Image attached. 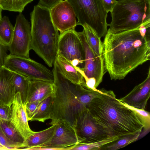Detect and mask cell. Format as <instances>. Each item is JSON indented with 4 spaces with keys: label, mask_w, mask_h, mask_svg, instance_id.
I'll list each match as a JSON object with an SVG mask.
<instances>
[{
    "label": "cell",
    "mask_w": 150,
    "mask_h": 150,
    "mask_svg": "<svg viewBox=\"0 0 150 150\" xmlns=\"http://www.w3.org/2000/svg\"><path fill=\"white\" fill-rule=\"evenodd\" d=\"M150 25L113 33L108 29L103 42L102 57L111 80L124 79L150 59Z\"/></svg>",
    "instance_id": "6da1fadb"
},
{
    "label": "cell",
    "mask_w": 150,
    "mask_h": 150,
    "mask_svg": "<svg viewBox=\"0 0 150 150\" xmlns=\"http://www.w3.org/2000/svg\"><path fill=\"white\" fill-rule=\"evenodd\" d=\"M88 109L109 137L141 133L143 129L138 114L117 99L112 91L103 88L102 92L91 102Z\"/></svg>",
    "instance_id": "7a4b0ae2"
},
{
    "label": "cell",
    "mask_w": 150,
    "mask_h": 150,
    "mask_svg": "<svg viewBox=\"0 0 150 150\" xmlns=\"http://www.w3.org/2000/svg\"><path fill=\"white\" fill-rule=\"evenodd\" d=\"M53 65L54 90L50 124L64 121L74 128L80 116L88 110L91 102L102 92L103 88L91 90L74 84L62 75L54 63Z\"/></svg>",
    "instance_id": "3957f363"
},
{
    "label": "cell",
    "mask_w": 150,
    "mask_h": 150,
    "mask_svg": "<svg viewBox=\"0 0 150 150\" xmlns=\"http://www.w3.org/2000/svg\"><path fill=\"white\" fill-rule=\"evenodd\" d=\"M30 15L31 49L52 67L57 52L59 31L52 21L50 10L35 5Z\"/></svg>",
    "instance_id": "277c9868"
},
{
    "label": "cell",
    "mask_w": 150,
    "mask_h": 150,
    "mask_svg": "<svg viewBox=\"0 0 150 150\" xmlns=\"http://www.w3.org/2000/svg\"><path fill=\"white\" fill-rule=\"evenodd\" d=\"M108 24L113 33L134 29L150 24V0H118L110 12Z\"/></svg>",
    "instance_id": "5b68a950"
},
{
    "label": "cell",
    "mask_w": 150,
    "mask_h": 150,
    "mask_svg": "<svg viewBox=\"0 0 150 150\" xmlns=\"http://www.w3.org/2000/svg\"><path fill=\"white\" fill-rule=\"evenodd\" d=\"M72 7L78 19L77 25L86 24L100 38L107 31L108 13L100 0H67Z\"/></svg>",
    "instance_id": "8992f818"
},
{
    "label": "cell",
    "mask_w": 150,
    "mask_h": 150,
    "mask_svg": "<svg viewBox=\"0 0 150 150\" xmlns=\"http://www.w3.org/2000/svg\"><path fill=\"white\" fill-rule=\"evenodd\" d=\"M82 42L84 52V66L81 70H78L85 80L86 88L96 90L102 82L105 70L102 56L95 53L88 44L84 33L78 32Z\"/></svg>",
    "instance_id": "52a82bcc"
},
{
    "label": "cell",
    "mask_w": 150,
    "mask_h": 150,
    "mask_svg": "<svg viewBox=\"0 0 150 150\" xmlns=\"http://www.w3.org/2000/svg\"><path fill=\"white\" fill-rule=\"evenodd\" d=\"M4 66L30 80L54 82V77L52 71L30 58L9 54L7 57Z\"/></svg>",
    "instance_id": "ba28073f"
},
{
    "label": "cell",
    "mask_w": 150,
    "mask_h": 150,
    "mask_svg": "<svg viewBox=\"0 0 150 150\" xmlns=\"http://www.w3.org/2000/svg\"><path fill=\"white\" fill-rule=\"evenodd\" d=\"M57 53L74 66L81 69L83 68L84 50L78 32L75 29L67 30L59 34Z\"/></svg>",
    "instance_id": "9c48e42d"
},
{
    "label": "cell",
    "mask_w": 150,
    "mask_h": 150,
    "mask_svg": "<svg viewBox=\"0 0 150 150\" xmlns=\"http://www.w3.org/2000/svg\"><path fill=\"white\" fill-rule=\"evenodd\" d=\"M30 43V23L22 13H20L16 16L12 41L7 47L10 54L29 58V51L31 50Z\"/></svg>",
    "instance_id": "30bf717a"
},
{
    "label": "cell",
    "mask_w": 150,
    "mask_h": 150,
    "mask_svg": "<svg viewBox=\"0 0 150 150\" xmlns=\"http://www.w3.org/2000/svg\"><path fill=\"white\" fill-rule=\"evenodd\" d=\"M74 128L81 142L93 143L109 137L103 129L95 122L88 109L80 116Z\"/></svg>",
    "instance_id": "8fae6325"
},
{
    "label": "cell",
    "mask_w": 150,
    "mask_h": 150,
    "mask_svg": "<svg viewBox=\"0 0 150 150\" xmlns=\"http://www.w3.org/2000/svg\"><path fill=\"white\" fill-rule=\"evenodd\" d=\"M54 134L50 140L41 146H47L70 150L71 146L81 142L75 129L64 121L55 124Z\"/></svg>",
    "instance_id": "7c38bea8"
},
{
    "label": "cell",
    "mask_w": 150,
    "mask_h": 150,
    "mask_svg": "<svg viewBox=\"0 0 150 150\" xmlns=\"http://www.w3.org/2000/svg\"><path fill=\"white\" fill-rule=\"evenodd\" d=\"M50 12L53 23L60 33L74 29L77 25L74 11L67 0L59 3Z\"/></svg>",
    "instance_id": "4fadbf2b"
},
{
    "label": "cell",
    "mask_w": 150,
    "mask_h": 150,
    "mask_svg": "<svg viewBox=\"0 0 150 150\" xmlns=\"http://www.w3.org/2000/svg\"><path fill=\"white\" fill-rule=\"evenodd\" d=\"M11 108L10 121L25 141L35 132L32 131L29 126L26 105L23 102L19 92L14 96Z\"/></svg>",
    "instance_id": "5bb4252c"
},
{
    "label": "cell",
    "mask_w": 150,
    "mask_h": 150,
    "mask_svg": "<svg viewBox=\"0 0 150 150\" xmlns=\"http://www.w3.org/2000/svg\"><path fill=\"white\" fill-rule=\"evenodd\" d=\"M150 96V67L147 77L141 83L135 86L127 94L118 99L125 105L138 109L145 110Z\"/></svg>",
    "instance_id": "9a60e30c"
},
{
    "label": "cell",
    "mask_w": 150,
    "mask_h": 150,
    "mask_svg": "<svg viewBox=\"0 0 150 150\" xmlns=\"http://www.w3.org/2000/svg\"><path fill=\"white\" fill-rule=\"evenodd\" d=\"M14 74L4 66H0V105L11 106L12 104Z\"/></svg>",
    "instance_id": "2e32d148"
},
{
    "label": "cell",
    "mask_w": 150,
    "mask_h": 150,
    "mask_svg": "<svg viewBox=\"0 0 150 150\" xmlns=\"http://www.w3.org/2000/svg\"><path fill=\"white\" fill-rule=\"evenodd\" d=\"M54 90L53 82L42 80H30L26 103L36 101L41 102L52 96Z\"/></svg>",
    "instance_id": "e0dca14e"
},
{
    "label": "cell",
    "mask_w": 150,
    "mask_h": 150,
    "mask_svg": "<svg viewBox=\"0 0 150 150\" xmlns=\"http://www.w3.org/2000/svg\"><path fill=\"white\" fill-rule=\"evenodd\" d=\"M54 63L60 73L66 79L74 84L81 85L86 88L84 79L77 67L73 66L57 53Z\"/></svg>",
    "instance_id": "ac0fdd59"
},
{
    "label": "cell",
    "mask_w": 150,
    "mask_h": 150,
    "mask_svg": "<svg viewBox=\"0 0 150 150\" xmlns=\"http://www.w3.org/2000/svg\"><path fill=\"white\" fill-rule=\"evenodd\" d=\"M55 127V124L44 130L35 132L25 141L23 149L29 150L42 146L49 142L54 134Z\"/></svg>",
    "instance_id": "d6986e66"
},
{
    "label": "cell",
    "mask_w": 150,
    "mask_h": 150,
    "mask_svg": "<svg viewBox=\"0 0 150 150\" xmlns=\"http://www.w3.org/2000/svg\"><path fill=\"white\" fill-rule=\"evenodd\" d=\"M82 26L86 40L92 49L98 55L102 56L103 42L101 38L88 25L85 24Z\"/></svg>",
    "instance_id": "ffe728a7"
},
{
    "label": "cell",
    "mask_w": 150,
    "mask_h": 150,
    "mask_svg": "<svg viewBox=\"0 0 150 150\" xmlns=\"http://www.w3.org/2000/svg\"><path fill=\"white\" fill-rule=\"evenodd\" d=\"M52 101V96L41 102L29 121H37L44 122L46 120L50 119Z\"/></svg>",
    "instance_id": "44dd1931"
},
{
    "label": "cell",
    "mask_w": 150,
    "mask_h": 150,
    "mask_svg": "<svg viewBox=\"0 0 150 150\" xmlns=\"http://www.w3.org/2000/svg\"><path fill=\"white\" fill-rule=\"evenodd\" d=\"M30 81V80L24 76L14 72L13 81L14 95L17 93L19 92L22 101L25 104Z\"/></svg>",
    "instance_id": "7402d4cb"
},
{
    "label": "cell",
    "mask_w": 150,
    "mask_h": 150,
    "mask_svg": "<svg viewBox=\"0 0 150 150\" xmlns=\"http://www.w3.org/2000/svg\"><path fill=\"white\" fill-rule=\"evenodd\" d=\"M141 133L138 132L120 137L102 147L100 150H116L122 148L137 140Z\"/></svg>",
    "instance_id": "603a6c76"
},
{
    "label": "cell",
    "mask_w": 150,
    "mask_h": 150,
    "mask_svg": "<svg viewBox=\"0 0 150 150\" xmlns=\"http://www.w3.org/2000/svg\"><path fill=\"white\" fill-rule=\"evenodd\" d=\"M13 31L14 27L8 17H2L0 21V40L7 47L11 43Z\"/></svg>",
    "instance_id": "cb8c5ba5"
},
{
    "label": "cell",
    "mask_w": 150,
    "mask_h": 150,
    "mask_svg": "<svg viewBox=\"0 0 150 150\" xmlns=\"http://www.w3.org/2000/svg\"><path fill=\"white\" fill-rule=\"evenodd\" d=\"M0 127L5 135L11 141L24 144V139L9 120L0 119Z\"/></svg>",
    "instance_id": "d4e9b609"
},
{
    "label": "cell",
    "mask_w": 150,
    "mask_h": 150,
    "mask_svg": "<svg viewBox=\"0 0 150 150\" xmlns=\"http://www.w3.org/2000/svg\"><path fill=\"white\" fill-rule=\"evenodd\" d=\"M120 137H109L102 140L91 143L79 142L71 146L70 150H100L103 146L117 139Z\"/></svg>",
    "instance_id": "484cf974"
},
{
    "label": "cell",
    "mask_w": 150,
    "mask_h": 150,
    "mask_svg": "<svg viewBox=\"0 0 150 150\" xmlns=\"http://www.w3.org/2000/svg\"><path fill=\"white\" fill-rule=\"evenodd\" d=\"M33 0H0L3 10L22 13L25 6Z\"/></svg>",
    "instance_id": "4316f807"
},
{
    "label": "cell",
    "mask_w": 150,
    "mask_h": 150,
    "mask_svg": "<svg viewBox=\"0 0 150 150\" xmlns=\"http://www.w3.org/2000/svg\"><path fill=\"white\" fill-rule=\"evenodd\" d=\"M0 144L9 149H23L24 144L18 143L11 141L4 134L0 127Z\"/></svg>",
    "instance_id": "83f0119b"
},
{
    "label": "cell",
    "mask_w": 150,
    "mask_h": 150,
    "mask_svg": "<svg viewBox=\"0 0 150 150\" xmlns=\"http://www.w3.org/2000/svg\"><path fill=\"white\" fill-rule=\"evenodd\" d=\"M127 106L134 110L140 117L143 125V129H144V130L145 131L149 130L150 128V114L149 112L145 110L138 109Z\"/></svg>",
    "instance_id": "f1b7e54d"
},
{
    "label": "cell",
    "mask_w": 150,
    "mask_h": 150,
    "mask_svg": "<svg viewBox=\"0 0 150 150\" xmlns=\"http://www.w3.org/2000/svg\"><path fill=\"white\" fill-rule=\"evenodd\" d=\"M63 0H39L38 5L50 10Z\"/></svg>",
    "instance_id": "f546056e"
},
{
    "label": "cell",
    "mask_w": 150,
    "mask_h": 150,
    "mask_svg": "<svg viewBox=\"0 0 150 150\" xmlns=\"http://www.w3.org/2000/svg\"><path fill=\"white\" fill-rule=\"evenodd\" d=\"M11 106L0 105V119L10 121L11 112Z\"/></svg>",
    "instance_id": "4dcf8cb0"
},
{
    "label": "cell",
    "mask_w": 150,
    "mask_h": 150,
    "mask_svg": "<svg viewBox=\"0 0 150 150\" xmlns=\"http://www.w3.org/2000/svg\"><path fill=\"white\" fill-rule=\"evenodd\" d=\"M40 102L36 101L25 104L26 110L28 121L36 110Z\"/></svg>",
    "instance_id": "1f68e13d"
},
{
    "label": "cell",
    "mask_w": 150,
    "mask_h": 150,
    "mask_svg": "<svg viewBox=\"0 0 150 150\" xmlns=\"http://www.w3.org/2000/svg\"><path fill=\"white\" fill-rule=\"evenodd\" d=\"M106 11L111 12L117 2V0H100Z\"/></svg>",
    "instance_id": "d6a6232c"
},
{
    "label": "cell",
    "mask_w": 150,
    "mask_h": 150,
    "mask_svg": "<svg viewBox=\"0 0 150 150\" xmlns=\"http://www.w3.org/2000/svg\"><path fill=\"white\" fill-rule=\"evenodd\" d=\"M7 47L0 40V66H3L5 60L8 55L7 54Z\"/></svg>",
    "instance_id": "836d02e7"
},
{
    "label": "cell",
    "mask_w": 150,
    "mask_h": 150,
    "mask_svg": "<svg viewBox=\"0 0 150 150\" xmlns=\"http://www.w3.org/2000/svg\"><path fill=\"white\" fill-rule=\"evenodd\" d=\"M0 150H8L5 147L0 144Z\"/></svg>",
    "instance_id": "e575fe53"
},
{
    "label": "cell",
    "mask_w": 150,
    "mask_h": 150,
    "mask_svg": "<svg viewBox=\"0 0 150 150\" xmlns=\"http://www.w3.org/2000/svg\"><path fill=\"white\" fill-rule=\"evenodd\" d=\"M2 8L0 6V21L1 20L2 18Z\"/></svg>",
    "instance_id": "d590c367"
}]
</instances>
